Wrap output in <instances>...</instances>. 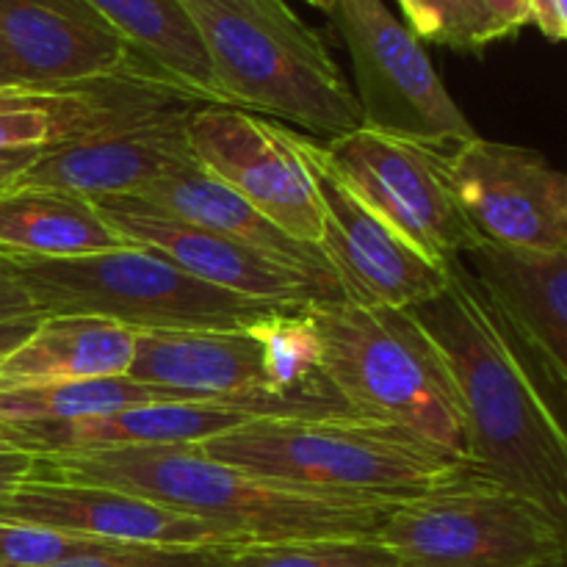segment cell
Instances as JSON below:
<instances>
[{"instance_id": "1", "label": "cell", "mask_w": 567, "mask_h": 567, "mask_svg": "<svg viewBox=\"0 0 567 567\" xmlns=\"http://www.w3.org/2000/svg\"><path fill=\"white\" fill-rule=\"evenodd\" d=\"M410 313L443 354L468 432L471 465L567 524V435L518 343L463 260L437 297Z\"/></svg>"}, {"instance_id": "2", "label": "cell", "mask_w": 567, "mask_h": 567, "mask_svg": "<svg viewBox=\"0 0 567 567\" xmlns=\"http://www.w3.org/2000/svg\"><path fill=\"white\" fill-rule=\"evenodd\" d=\"M33 480L81 482L133 493L205 520L249 546L374 537L385 515L396 507V502L277 485L205 457L197 443L42 454L37 457Z\"/></svg>"}, {"instance_id": "3", "label": "cell", "mask_w": 567, "mask_h": 567, "mask_svg": "<svg viewBox=\"0 0 567 567\" xmlns=\"http://www.w3.org/2000/svg\"><path fill=\"white\" fill-rule=\"evenodd\" d=\"M197 449L277 485L396 504L476 474L435 443L360 415L249 421Z\"/></svg>"}, {"instance_id": "4", "label": "cell", "mask_w": 567, "mask_h": 567, "mask_svg": "<svg viewBox=\"0 0 567 567\" xmlns=\"http://www.w3.org/2000/svg\"><path fill=\"white\" fill-rule=\"evenodd\" d=\"M225 105L336 138L363 127L358 97L319 31L286 0H181Z\"/></svg>"}, {"instance_id": "5", "label": "cell", "mask_w": 567, "mask_h": 567, "mask_svg": "<svg viewBox=\"0 0 567 567\" xmlns=\"http://www.w3.org/2000/svg\"><path fill=\"white\" fill-rule=\"evenodd\" d=\"M305 310L319 332L321 377L349 413L413 432L471 465L457 388L410 310L343 299H321Z\"/></svg>"}, {"instance_id": "6", "label": "cell", "mask_w": 567, "mask_h": 567, "mask_svg": "<svg viewBox=\"0 0 567 567\" xmlns=\"http://www.w3.org/2000/svg\"><path fill=\"white\" fill-rule=\"evenodd\" d=\"M6 258L39 316H97L133 332H186L247 330L286 310L208 286L164 255L138 247L83 258Z\"/></svg>"}, {"instance_id": "7", "label": "cell", "mask_w": 567, "mask_h": 567, "mask_svg": "<svg viewBox=\"0 0 567 567\" xmlns=\"http://www.w3.org/2000/svg\"><path fill=\"white\" fill-rule=\"evenodd\" d=\"M393 567H567V524L471 474L396 504L377 529Z\"/></svg>"}, {"instance_id": "8", "label": "cell", "mask_w": 567, "mask_h": 567, "mask_svg": "<svg viewBox=\"0 0 567 567\" xmlns=\"http://www.w3.org/2000/svg\"><path fill=\"white\" fill-rule=\"evenodd\" d=\"M330 17L352 61L363 127L443 155L476 136L421 39L385 0H336Z\"/></svg>"}, {"instance_id": "9", "label": "cell", "mask_w": 567, "mask_h": 567, "mask_svg": "<svg viewBox=\"0 0 567 567\" xmlns=\"http://www.w3.org/2000/svg\"><path fill=\"white\" fill-rule=\"evenodd\" d=\"M319 144L343 186L432 264L463 260L482 244L449 186L443 153L369 127Z\"/></svg>"}, {"instance_id": "10", "label": "cell", "mask_w": 567, "mask_h": 567, "mask_svg": "<svg viewBox=\"0 0 567 567\" xmlns=\"http://www.w3.org/2000/svg\"><path fill=\"white\" fill-rule=\"evenodd\" d=\"M293 144L319 194V247L336 275L343 302L413 310L437 297L449 282V266L432 264L365 208L332 172L316 138L293 131Z\"/></svg>"}, {"instance_id": "11", "label": "cell", "mask_w": 567, "mask_h": 567, "mask_svg": "<svg viewBox=\"0 0 567 567\" xmlns=\"http://www.w3.org/2000/svg\"><path fill=\"white\" fill-rule=\"evenodd\" d=\"M188 147L205 172L291 238L319 247L321 205L293 131L252 111L205 103L188 116Z\"/></svg>"}, {"instance_id": "12", "label": "cell", "mask_w": 567, "mask_h": 567, "mask_svg": "<svg viewBox=\"0 0 567 567\" xmlns=\"http://www.w3.org/2000/svg\"><path fill=\"white\" fill-rule=\"evenodd\" d=\"M443 166L480 241L567 252V177L546 155L476 133Z\"/></svg>"}, {"instance_id": "13", "label": "cell", "mask_w": 567, "mask_h": 567, "mask_svg": "<svg viewBox=\"0 0 567 567\" xmlns=\"http://www.w3.org/2000/svg\"><path fill=\"white\" fill-rule=\"evenodd\" d=\"M0 518L114 546L244 548L249 543L169 507L103 485L31 480L0 498Z\"/></svg>"}, {"instance_id": "14", "label": "cell", "mask_w": 567, "mask_h": 567, "mask_svg": "<svg viewBox=\"0 0 567 567\" xmlns=\"http://www.w3.org/2000/svg\"><path fill=\"white\" fill-rule=\"evenodd\" d=\"M92 203L131 247L164 255L177 269L221 291L238 293L255 302L280 305V308H308L321 299H332L310 277L230 238H221L175 216L158 214L136 199L105 197L92 199Z\"/></svg>"}, {"instance_id": "15", "label": "cell", "mask_w": 567, "mask_h": 567, "mask_svg": "<svg viewBox=\"0 0 567 567\" xmlns=\"http://www.w3.org/2000/svg\"><path fill=\"white\" fill-rule=\"evenodd\" d=\"M131 61L86 0H0V89L94 81Z\"/></svg>"}, {"instance_id": "16", "label": "cell", "mask_w": 567, "mask_h": 567, "mask_svg": "<svg viewBox=\"0 0 567 567\" xmlns=\"http://www.w3.org/2000/svg\"><path fill=\"white\" fill-rule=\"evenodd\" d=\"M465 258L471 277L498 316L537 382L563 399L567 385V252L482 241Z\"/></svg>"}, {"instance_id": "17", "label": "cell", "mask_w": 567, "mask_h": 567, "mask_svg": "<svg viewBox=\"0 0 567 567\" xmlns=\"http://www.w3.org/2000/svg\"><path fill=\"white\" fill-rule=\"evenodd\" d=\"M194 111L42 150L14 186L59 188L86 199L133 197L166 172L192 164L186 127Z\"/></svg>"}, {"instance_id": "18", "label": "cell", "mask_w": 567, "mask_h": 567, "mask_svg": "<svg viewBox=\"0 0 567 567\" xmlns=\"http://www.w3.org/2000/svg\"><path fill=\"white\" fill-rule=\"evenodd\" d=\"M131 199L158 210V214L175 216L188 225H197L203 230L216 233V236L244 244V247L310 277L332 299H343L321 247L297 241L288 233H282L260 210H255L247 199H241L233 188H227L210 172H205L197 161L166 172L164 177L150 183L144 192L133 194Z\"/></svg>"}, {"instance_id": "19", "label": "cell", "mask_w": 567, "mask_h": 567, "mask_svg": "<svg viewBox=\"0 0 567 567\" xmlns=\"http://www.w3.org/2000/svg\"><path fill=\"white\" fill-rule=\"evenodd\" d=\"M255 421L247 410L210 402L142 404L120 413L55 424H3L6 443L37 457L42 454L105 452V449L186 446L225 435Z\"/></svg>"}, {"instance_id": "20", "label": "cell", "mask_w": 567, "mask_h": 567, "mask_svg": "<svg viewBox=\"0 0 567 567\" xmlns=\"http://www.w3.org/2000/svg\"><path fill=\"white\" fill-rule=\"evenodd\" d=\"M136 332L97 316H39L25 338L0 360V385L109 380L127 374Z\"/></svg>"}, {"instance_id": "21", "label": "cell", "mask_w": 567, "mask_h": 567, "mask_svg": "<svg viewBox=\"0 0 567 567\" xmlns=\"http://www.w3.org/2000/svg\"><path fill=\"white\" fill-rule=\"evenodd\" d=\"M131 244L97 205L59 188L11 186L0 192V252L20 258H83Z\"/></svg>"}, {"instance_id": "22", "label": "cell", "mask_w": 567, "mask_h": 567, "mask_svg": "<svg viewBox=\"0 0 567 567\" xmlns=\"http://www.w3.org/2000/svg\"><path fill=\"white\" fill-rule=\"evenodd\" d=\"M138 61L205 103L225 105L208 55L181 0H86Z\"/></svg>"}, {"instance_id": "23", "label": "cell", "mask_w": 567, "mask_h": 567, "mask_svg": "<svg viewBox=\"0 0 567 567\" xmlns=\"http://www.w3.org/2000/svg\"><path fill=\"white\" fill-rule=\"evenodd\" d=\"M188 402L166 388L144 385L127 374L109 380L0 385V424H55L120 413L142 404Z\"/></svg>"}, {"instance_id": "24", "label": "cell", "mask_w": 567, "mask_h": 567, "mask_svg": "<svg viewBox=\"0 0 567 567\" xmlns=\"http://www.w3.org/2000/svg\"><path fill=\"white\" fill-rule=\"evenodd\" d=\"M264 349L266 382L271 393H299L324 385L321 341L305 308H286L249 327Z\"/></svg>"}, {"instance_id": "25", "label": "cell", "mask_w": 567, "mask_h": 567, "mask_svg": "<svg viewBox=\"0 0 567 567\" xmlns=\"http://www.w3.org/2000/svg\"><path fill=\"white\" fill-rule=\"evenodd\" d=\"M221 567H393V557L374 537L255 543L233 548Z\"/></svg>"}, {"instance_id": "26", "label": "cell", "mask_w": 567, "mask_h": 567, "mask_svg": "<svg viewBox=\"0 0 567 567\" xmlns=\"http://www.w3.org/2000/svg\"><path fill=\"white\" fill-rule=\"evenodd\" d=\"M404 25L421 42L443 44L460 53H482L491 42V22L482 0H399Z\"/></svg>"}, {"instance_id": "27", "label": "cell", "mask_w": 567, "mask_h": 567, "mask_svg": "<svg viewBox=\"0 0 567 567\" xmlns=\"http://www.w3.org/2000/svg\"><path fill=\"white\" fill-rule=\"evenodd\" d=\"M109 546L114 543H97L89 537L48 529V526L0 518V565L3 567H55Z\"/></svg>"}, {"instance_id": "28", "label": "cell", "mask_w": 567, "mask_h": 567, "mask_svg": "<svg viewBox=\"0 0 567 567\" xmlns=\"http://www.w3.org/2000/svg\"><path fill=\"white\" fill-rule=\"evenodd\" d=\"M233 548L109 546L55 567H221Z\"/></svg>"}, {"instance_id": "29", "label": "cell", "mask_w": 567, "mask_h": 567, "mask_svg": "<svg viewBox=\"0 0 567 567\" xmlns=\"http://www.w3.org/2000/svg\"><path fill=\"white\" fill-rule=\"evenodd\" d=\"M33 319H39L37 305L31 302L28 291L22 288L11 260L0 255V327Z\"/></svg>"}, {"instance_id": "30", "label": "cell", "mask_w": 567, "mask_h": 567, "mask_svg": "<svg viewBox=\"0 0 567 567\" xmlns=\"http://www.w3.org/2000/svg\"><path fill=\"white\" fill-rule=\"evenodd\" d=\"M491 22V42L515 37L529 25V0H482Z\"/></svg>"}, {"instance_id": "31", "label": "cell", "mask_w": 567, "mask_h": 567, "mask_svg": "<svg viewBox=\"0 0 567 567\" xmlns=\"http://www.w3.org/2000/svg\"><path fill=\"white\" fill-rule=\"evenodd\" d=\"M37 457L14 446H0V498L33 480Z\"/></svg>"}, {"instance_id": "32", "label": "cell", "mask_w": 567, "mask_h": 567, "mask_svg": "<svg viewBox=\"0 0 567 567\" xmlns=\"http://www.w3.org/2000/svg\"><path fill=\"white\" fill-rule=\"evenodd\" d=\"M529 25L548 42H563L567 37V0H529Z\"/></svg>"}, {"instance_id": "33", "label": "cell", "mask_w": 567, "mask_h": 567, "mask_svg": "<svg viewBox=\"0 0 567 567\" xmlns=\"http://www.w3.org/2000/svg\"><path fill=\"white\" fill-rule=\"evenodd\" d=\"M42 150H20V153H0V192L11 188L17 177L37 161Z\"/></svg>"}, {"instance_id": "34", "label": "cell", "mask_w": 567, "mask_h": 567, "mask_svg": "<svg viewBox=\"0 0 567 567\" xmlns=\"http://www.w3.org/2000/svg\"><path fill=\"white\" fill-rule=\"evenodd\" d=\"M39 319H33V321H17V324H3L0 327V360L6 358V354L11 352V349L17 347V343L22 341V338L28 336V332H31V327L37 324Z\"/></svg>"}, {"instance_id": "35", "label": "cell", "mask_w": 567, "mask_h": 567, "mask_svg": "<svg viewBox=\"0 0 567 567\" xmlns=\"http://www.w3.org/2000/svg\"><path fill=\"white\" fill-rule=\"evenodd\" d=\"M310 6H316V9H321V11H327V14H330L332 11V6H336V0H308Z\"/></svg>"}, {"instance_id": "36", "label": "cell", "mask_w": 567, "mask_h": 567, "mask_svg": "<svg viewBox=\"0 0 567 567\" xmlns=\"http://www.w3.org/2000/svg\"><path fill=\"white\" fill-rule=\"evenodd\" d=\"M0 446H9V443H6V430H3V424H0Z\"/></svg>"}, {"instance_id": "37", "label": "cell", "mask_w": 567, "mask_h": 567, "mask_svg": "<svg viewBox=\"0 0 567 567\" xmlns=\"http://www.w3.org/2000/svg\"><path fill=\"white\" fill-rule=\"evenodd\" d=\"M0 567H3V565H0Z\"/></svg>"}]
</instances>
